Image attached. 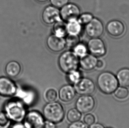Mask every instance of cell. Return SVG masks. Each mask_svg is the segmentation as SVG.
<instances>
[{
  "instance_id": "ffe728a7",
  "label": "cell",
  "mask_w": 129,
  "mask_h": 128,
  "mask_svg": "<svg viewBox=\"0 0 129 128\" xmlns=\"http://www.w3.org/2000/svg\"><path fill=\"white\" fill-rule=\"evenodd\" d=\"M68 34L79 36L82 31V25L78 19H74L67 23Z\"/></svg>"
},
{
  "instance_id": "5b68a950",
  "label": "cell",
  "mask_w": 129,
  "mask_h": 128,
  "mask_svg": "<svg viewBox=\"0 0 129 128\" xmlns=\"http://www.w3.org/2000/svg\"><path fill=\"white\" fill-rule=\"evenodd\" d=\"M23 121L26 128H43L45 121L39 112L31 111L26 113Z\"/></svg>"
},
{
  "instance_id": "4316f807",
  "label": "cell",
  "mask_w": 129,
  "mask_h": 128,
  "mask_svg": "<svg viewBox=\"0 0 129 128\" xmlns=\"http://www.w3.org/2000/svg\"><path fill=\"white\" fill-rule=\"evenodd\" d=\"M67 76V78L68 81L72 84H75L77 82L79 81L82 77V74L80 71L78 70L72 71L71 73H69Z\"/></svg>"
},
{
  "instance_id": "d6a6232c",
  "label": "cell",
  "mask_w": 129,
  "mask_h": 128,
  "mask_svg": "<svg viewBox=\"0 0 129 128\" xmlns=\"http://www.w3.org/2000/svg\"><path fill=\"white\" fill-rule=\"evenodd\" d=\"M43 128H56V124L49 121H45Z\"/></svg>"
},
{
  "instance_id": "7a4b0ae2",
  "label": "cell",
  "mask_w": 129,
  "mask_h": 128,
  "mask_svg": "<svg viewBox=\"0 0 129 128\" xmlns=\"http://www.w3.org/2000/svg\"><path fill=\"white\" fill-rule=\"evenodd\" d=\"M43 112L46 119L55 124L60 123L64 118L65 111L63 106L56 101L47 103L44 107Z\"/></svg>"
},
{
  "instance_id": "9a60e30c",
  "label": "cell",
  "mask_w": 129,
  "mask_h": 128,
  "mask_svg": "<svg viewBox=\"0 0 129 128\" xmlns=\"http://www.w3.org/2000/svg\"><path fill=\"white\" fill-rule=\"evenodd\" d=\"M76 91L72 85L67 84L61 87L58 92L60 100L65 103L70 102L73 100L76 95Z\"/></svg>"
},
{
  "instance_id": "836d02e7",
  "label": "cell",
  "mask_w": 129,
  "mask_h": 128,
  "mask_svg": "<svg viewBox=\"0 0 129 128\" xmlns=\"http://www.w3.org/2000/svg\"><path fill=\"white\" fill-rule=\"evenodd\" d=\"M104 65H105V63L102 60H98L96 65V68L98 69H102L104 67Z\"/></svg>"
},
{
  "instance_id": "52a82bcc",
  "label": "cell",
  "mask_w": 129,
  "mask_h": 128,
  "mask_svg": "<svg viewBox=\"0 0 129 128\" xmlns=\"http://www.w3.org/2000/svg\"><path fill=\"white\" fill-rule=\"evenodd\" d=\"M88 50L90 54L96 57H102L107 53L105 42L99 38H91L87 44Z\"/></svg>"
},
{
  "instance_id": "d4e9b609",
  "label": "cell",
  "mask_w": 129,
  "mask_h": 128,
  "mask_svg": "<svg viewBox=\"0 0 129 128\" xmlns=\"http://www.w3.org/2000/svg\"><path fill=\"white\" fill-rule=\"evenodd\" d=\"M66 45L70 48H73L76 45L80 43L79 36L78 35L68 34L65 37Z\"/></svg>"
},
{
  "instance_id": "8fae6325",
  "label": "cell",
  "mask_w": 129,
  "mask_h": 128,
  "mask_svg": "<svg viewBox=\"0 0 129 128\" xmlns=\"http://www.w3.org/2000/svg\"><path fill=\"white\" fill-rule=\"evenodd\" d=\"M95 100L91 95H81L75 103L76 108L81 113L86 114L92 111L95 106Z\"/></svg>"
},
{
  "instance_id": "6da1fadb",
  "label": "cell",
  "mask_w": 129,
  "mask_h": 128,
  "mask_svg": "<svg viewBox=\"0 0 129 128\" xmlns=\"http://www.w3.org/2000/svg\"><path fill=\"white\" fill-rule=\"evenodd\" d=\"M97 85L101 92L105 94H110L117 89L118 81L113 73L109 72H104L98 76Z\"/></svg>"
},
{
  "instance_id": "7402d4cb",
  "label": "cell",
  "mask_w": 129,
  "mask_h": 128,
  "mask_svg": "<svg viewBox=\"0 0 129 128\" xmlns=\"http://www.w3.org/2000/svg\"><path fill=\"white\" fill-rule=\"evenodd\" d=\"M58 93L57 90L53 88L46 89L43 93L44 100L47 103L54 102L57 99Z\"/></svg>"
},
{
  "instance_id": "f546056e",
  "label": "cell",
  "mask_w": 129,
  "mask_h": 128,
  "mask_svg": "<svg viewBox=\"0 0 129 128\" xmlns=\"http://www.w3.org/2000/svg\"><path fill=\"white\" fill-rule=\"evenodd\" d=\"M95 121L96 118L92 114H87L83 118V122L88 126H90L91 125H92L95 123Z\"/></svg>"
},
{
  "instance_id": "4fadbf2b",
  "label": "cell",
  "mask_w": 129,
  "mask_h": 128,
  "mask_svg": "<svg viewBox=\"0 0 129 128\" xmlns=\"http://www.w3.org/2000/svg\"><path fill=\"white\" fill-rule=\"evenodd\" d=\"M46 45L49 50L56 53L61 52L66 47L65 38L59 37L54 34L48 36Z\"/></svg>"
},
{
  "instance_id": "8d00e7d4",
  "label": "cell",
  "mask_w": 129,
  "mask_h": 128,
  "mask_svg": "<svg viewBox=\"0 0 129 128\" xmlns=\"http://www.w3.org/2000/svg\"><path fill=\"white\" fill-rule=\"evenodd\" d=\"M36 1L39 3H45V2H48L49 0H36Z\"/></svg>"
},
{
  "instance_id": "484cf974",
  "label": "cell",
  "mask_w": 129,
  "mask_h": 128,
  "mask_svg": "<svg viewBox=\"0 0 129 128\" xmlns=\"http://www.w3.org/2000/svg\"><path fill=\"white\" fill-rule=\"evenodd\" d=\"M114 92V95L115 97L119 100H125L129 97V90L123 87L117 88Z\"/></svg>"
},
{
  "instance_id": "cb8c5ba5",
  "label": "cell",
  "mask_w": 129,
  "mask_h": 128,
  "mask_svg": "<svg viewBox=\"0 0 129 128\" xmlns=\"http://www.w3.org/2000/svg\"><path fill=\"white\" fill-rule=\"evenodd\" d=\"M73 51L79 58L83 57L88 54L87 45L82 43H79L73 48Z\"/></svg>"
},
{
  "instance_id": "30bf717a",
  "label": "cell",
  "mask_w": 129,
  "mask_h": 128,
  "mask_svg": "<svg viewBox=\"0 0 129 128\" xmlns=\"http://www.w3.org/2000/svg\"><path fill=\"white\" fill-rule=\"evenodd\" d=\"M85 31L89 37L99 38L104 32V26L101 20L93 18L90 23L86 25Z\"/></svg>"
},
{
  "instance_id": "d6986e66",
  "label": "cell",
  "mask_w": 129,
  "mask_h": 128,
  "mask_svg": "<svg viewBox=\"0 0 129 128\" xmlns=\"http://www.w3.org/2000/svg\"><path fill=\"white\" fill-rule=\"evenodd\" d=\"M52 31L53 34L55 35L56 36L65 38L68 34L67 23L62 19L60 21H58L53 24Z\"/></svg>"
},
{
  "instance_id": "7c38bea8",
  "label": "cell",
  "mask_w": 129,
  "mask_h": 128,
  "mask_svg": "<svg viewBox=\"0 0 129 128\" xmlns=\"http://www.w3.org/2000/svg\"><path fill=\"white\" fill-rule=\"evenodd\" d=\"M17 89L16 84L9 78L0 77V95L11 97L16 94Z\"/></svg>"
},
{
  "instance_id": "2e32d148",
  "label": "cell",
  "mask_w": 129,
  "mask_h": 128,
  "mask_svg": "<svg viewBox=\"0 0 129 128\" xmlns=\"http://www.w3.org/2000/svg\"><path fill=\"white\" fill-rule=\"evenodd\" d=\"M98 60L95 56L87 54L79 58V67L85 71H92L96 68Z\"/></svg>"
},
{
  "instance_id": "83f0119b",
  "label": "cell",
  "mask_w": 129,
  "mask_h": 128,
  "mask_svg": "<svg viewBox=\"0 0 129 128\" xmlns=\"http://www.w3.org/2000/svg\"><path fill=\"white\" fill-rule=\"evenodd\" d=\"M93 18L92 14L86 12L80 14L78 19V20L82 26H86L92 21Z\"/></svg>"
},
{
  "instance_id": "603a6c76",
  "label": "cell",
  "mask_w": 129,
  "mask_h": 128,
  "mask_svg": "<svg viewBox=\"0 0 129 128\" xmlns=\"http://www.w3.org/2000/svg\"><path fill=\"white\" fill-rule=\"evenodd\" d=\"M82 118V113L76 108L70 109L67 114V118L71 123L80 121Z\"/></svg>"
},
{
  "instance_id": "277c9868",
  "label": "cell",
  "mask_w": 129,
  "mask_h": 128,
  "mask_svg": "<svg viewBox=\"0 0 129 128\" xmlns=\"http://www.w3.org/2000/svg\"><path fill=\"white\" fill-rule=\"evenodd\" d=\"M5 110L10 119L17 122L23 121L26 115L24 104L20 100H9L5 104Z\"/></svg>"
},
{
  "instance_id": "4dcf8cb0",
  "label": "cell",
  "mask_w": 129,
  "mask_h": 128,
  "mask_svg": "<svg viewBox=\"0 0 129 128\" xmlns=\"http://www.w3.org/2000/svg\"><path fill=\"white\" fill-rule=\"evenodd\" d=\"M51 5L58 9H61L69 3V0H49Z\"/></svg>"
},
{
  "instance_id": "ba28073f",
  "label": "cell",
  "mask_w": 129,
  "mask_h": 128,
  "mask_svg": "<svg viewBox=\"0 0 129 128\" xmlns=\"http://www.w3.org/2000/svg\"><path fill=\"white\" fill-rule=\"evenodd\" d=\"M74 85L76 93L81 95H90L96 88L94 82L88 78H82Z\"/></svg>"
},
{
  "instance_id": "e0dca14e",
  "label": "cell",
  "mask_w": 129,
  "mask_h": 128,
  "mask_svg": "<svg viewBox=\"0 0 129 128\" xmlns=\"http://www.w3.org/2000/svg\"><path fill=\"white\" fill-rule=\"evenodd\" d=\"M16 96L24 104L30 105L33 103L35 99V94L32 90L17 89L16 94Z\"/></svg>"
},
{
  "instance_id": "1f68e13d",
  "label": "cell",
  "mask_w": 129,
  "mask_h": 128,
  "mask_svg": "<svg viewBox=\"0 0 129 128\" xmlns=\"http://www.w3.org/2000/svg\"><path fill=\"white\" fill-rule=\"evenodd\" d=\"M68 128H89L88 125H86L84 122L79 121H76L71 123Z\"/></svg>"
},
{
  "instance_id": "5bb4252c",
  "label": "cell",
  "mask_w": 129,
  "mask_h": 128,
  "mask_svg": "<svg viewBox=\"0 0 129 128\" xmlns=\"http://www.w3.org/2000/svg\"><path fill=\"white\" fill-rule=\"evenodd\" d=\"M107 32L108 34L115 38L122 36L125 32L124 24L119 20H113L110 21L106 26Z\"/></svg>"
},
{
  "instance_id": "44dd1931",
  "label": "cell",
  "mask_w": 129,
  "mask_h": 128,
  "mask_svg": "<svg viewBox=\"0 0 129 128\" xmlns=\"http://www.w3.org/2000/svg\"><path fill=\"white\" fill-rule=\"evenodd\" d=\"M117 79L119 84L123 87H129V69L124 68L118 72Z\"/></svg>"
},
{
  "instance_id": "3957f363",
  "label": "cell",
  "mask_w": 129,
  "mask_h": 128,
  "mask_svg": "<svg viewBox=\"0 0 129 128\" xmlns=\"http://www.w3.org/2000/svg\"><path fill=\"white\" fill-rule=\"evenodd\" d=\"M58 64L61 71L68 74L78 69L79 67V58L73 51H66L59 56Z\"/></svg>"
},
{
  "instance_id": "f1b7e54d",
  "label": "cell",
  "mask_w": 129,
  "mask_h": 128,
  "mask_svg": "<svg viewBox=\"0 0 129 128\" xmlns=\"http://www.w3.org/2000/svg\"><path fill=\"white\" fill-rule=\"evenodd\" d=\"M10 122V118L5 111L0 112V127L5 128L9 125Z\"/></svg>"
},
{
  "instance_id": "e575fe53",
  "label": "cell",
  "mask_w": 129,
  "mask_h": 128,
  "mask_svg": "<svg viewBox=\"0 0 129 128\" xmlns=\"http://www.w3.org/2000/svg\"><path fill=\"white\" fill-rule=\"evenodd\" d=\"M89 126V128H105L103 125L99 123H94Z\"/></svg>"
},
{
  "instance_id": "d590c367",
  "label": "cell",
  "mask_w": 129,
  "mask_h": 128,
  "mask_svg": "<svg viewBox=\"0 0 129 128\" xmlns=\"http://www.w3.org/2000/svg\"><path fill=\"white\" fill-rule=\"evenodd\" d=\"M12 128H26L23 124L21 123H17L14 125Z\"/></svg>"
},
{
  "instance_id": "9c48e42d",
  "label": "cell",
  "mask_w": 129,
  "mask_h": 128,
  "mask_svg": "<svg viewBox=\"0 0 129 128\" xmlns=\"http://www.w3.org/2000/svg\"><path fill=\"white\" fill-rule=\"evenodd\" d=\"M42 19L43 23L45 24L53 25L61 20L60 10L52 5L48 6L42 11Z\"/></svg>"
},
{
  "instance_id": "ac0fdd59",
  "label": "cell",
  "mask_w": 129,
  "mask_h": 128,
  "mask_svg": "<svg viewBox=\"0 0 129 128\" xmlns=\"http://www.w3.org/2000/svg\"><path fill=\"white\" fill-rule=\"evenodd\" d=\"M22 70L20 64L16 61H11L5 66V71L7 75L11 78H16L21 73Z\"/></svg>"
},
{
  "instance_id": "8992f818",
  "label": "cell",
  "mask_w": 129,
  "mask_h": 128,
  "mask_svg": "<svg viewBox=\"0 0 129 128\" xmlns=\"http://www.w3.org/2000/svg\"><path fill=\"white\" fill-rule=\"evenodd\" d=\"M61 19L66 23L78 19L81 14L80 9L75 4L69 3L61 8L60 10Z\"/></svg>"
}]
</instances>
